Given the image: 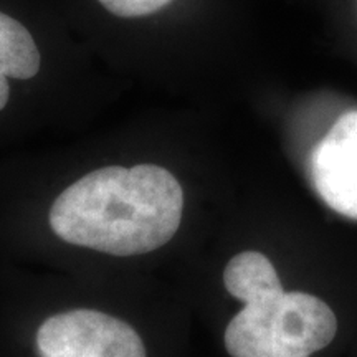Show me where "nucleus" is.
I'll return each instance as SVG.
<instances>
[{"mask_svg":"<svg viewBox=\"0 0 357 357\" xmlns=\"http://www.w3.org/2000/svg\"><path fill=\"white\" fill-rule=\"evenodd\" d=\"M172 0H100V3L106 10L124 19L134 17H144L154 13L171 3Z\"/></svg>","mask_w":357,"mask_h":357,"instance_id":"obj_6","label":"nucleus"},{"mask_svg":"<svg viewBox=\"0 0 357 357\" xmlns=\"http://www.w3.org/2000/svg\"><path fill=\"white\" fill-rule=\"evenodd\" d=\"M37 351L40 357H146L131 326L95 310L60 312L43 321Z\"/></svg>","mask_w":357,"mask_h":357,"instance_id":"obj_2","label":"nucleus"},{"mask_svg":"<svg viewBox=\"0 0 357 357\" xmlns=\"http://www.w3.org/2000/svg\"><path fill=\"white\" fill-rule=\"evenodd\" d=\"M8 101V83H7V77H3L0 73V111L6 108Z\"/></svg>","mask_w":357,"mask_h":357,"instance_id":"obj_7","label":"nucleus"},{"mask_svg":"<svg viewBox=\"0 0 357 357\" xmlns=\"http://www.w3.org/2000/svg\"><path fill=\"white\" fill-rule=\"evenodd\" d=\"M337 318L323 300L284 291L245 305L227 326L225 349L231 357H312L337 336Z\"/></svg>","mask_w":357,"mask_h":357,"instance_id":"obj_1","label":"nucleus"},{"mask_svg":"<svg viewBox=\"0 0 357 357\" xmlns=\"http://www.w3.org/2000/svg\"><path fill=\"white\" fill-rule=\"evenodd\" d=\"M227 291L245 305L261 303L284 293L273 263L260 252H242L223 270Z\"/></svg>","mask_w":357,"mask_h":357,"instance_id":"obj_4","label":"nucleus"},{"mask_svg":"<svg viewBox=\"0 0 357 357\" xmlns=\"http://www.w3.org/2000/svg\"><path fill=\"white\" fill-rule=\"evenodd\" d=\"M312 182L328 207L357 218V109L339 116L312 151Z\"/></svg>","mask_w":357,"mask_h":357,"instance_id":"obj_3","label":"nucleus"},{"mask_svg":"<svg viewBox=\"0 0 357 357\" xmlns=\"http://www.w3.org/2000/svg\"><path fill=\"white\" fill-rule=\"evenodd\" d=\"M40 70V52L20 22L0 12V73L17 79L33 78Z\"/></svg>","mask_w":357,"mask_h":357,"instance_id":"obj_5","label":"nucleus"}]
</instances>
